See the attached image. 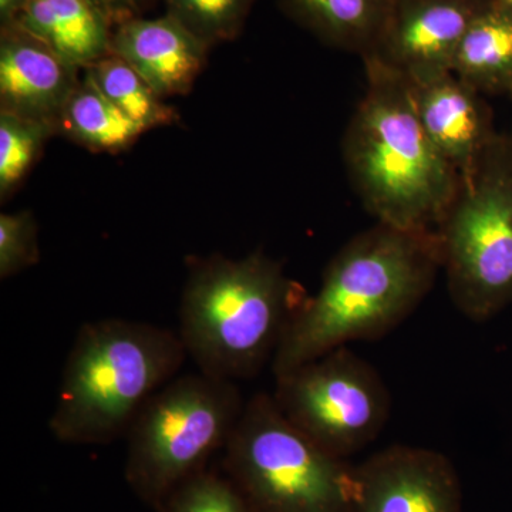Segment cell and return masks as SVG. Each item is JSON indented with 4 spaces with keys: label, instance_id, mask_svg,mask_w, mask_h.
<instances>
[{
    "label": "cell",
    "instance_id": "6da1fadb",
    "mask_svg": "<svg viewBox=\"0 0 512 512\" xmlns=\"http://www.w3.org/2000/svg\"><path fill=\"white\" fill-rule=\"evenodd\" d=\"M440 269L434 231L376 222L356 235L293 313L271 363L275 377L355 340L382 338L419 308Z\"/></svg>",
    "mask_w": 512,
    "mask_h": 512
},
{
    "label": "cell",
    "instance_id": "7a4b0ae2",
    "mask_svg": "<svg viewBox=\"0 0 512 512\" xmlns=\"http://www.w3.org/2000/svg\"><path fill=\"white\" fill-rule=\"evenodd\" d=\"M362 60L366 92L343 140L350 180L380 224L436 231L461 175L421 126L409 80L372 57Z\"/></svg>",
    "mask_w": 512,
    "mask_h": 512
},
{
    "label": "cell",
    "instance_id": "3957f363",
    "mask_svg": "<svg viewBox=\"0 0 512 512\" xmlns=\"http://www.w3.org/2000/svg\"><path fill=\"white\" fill-rule=\"evenodd\" d=\"M306 298L265 252L191 259L177 333L198 372L235 383L252 379L272 363Z\"/></svg>",
    "mask_w": 512,
    "mask_h": 512
},
{
    "label": "cell",
    "instance_id": "277c9868",
    "mask_svg": "<svg viewBox=\"0 0 512 512\" xmlns=\"http://www.w3.org/2000/svg\"><path fill=\"white\" fill-rule=\"evenodd\" d=\"M187 357L178 333L153 323H84L64 363L50 433L73 446H107L126 437L144 404L177 377Z\"/></svg>",
    "mask_w": 512,
    "mask_h": 512
},
{
    "label": "cell",
    "instance_id": "5b68a950",
    "mask_svg": "<svg viewBox=\"0 0 512 512\" xmlns=\"http://www.w3.org/2000/svg\"><path fill=\"white\" fill-rule=\"evenodd\" d=\"M237 383L205 373L174 377L148 399L127 431L124 477L158 512L178 485L227 446L244 412Z\"/></svg>",
    "mask_w": 512,
    "mask_h": 512
},
{
    "label": "cell",
    "instance_id": "8992f818",
    "mask_svg": "<svg viewBox=\"0 0 512 512\" xmlns=\"http://www.w3.org/2000/svg\"><path fill=\"white\" fill-rule=\"evenodd\" d=\"M434 232L458 311L484 322L512 305V131L495 134L461 178Z\"/></svg>",
    "mask_w": 512,
    "mask_h": 512
},
{
    "label": "cell",
    "instance_id": "52a82bcc",
    "mask_svg": "<svg viewBox=\"0 0 512 512\" xmlns=\"http://www.w3.org/2000/svg\"><path fill=\"white\" fill-rule=\"evenodd\" d=\"M353 468L296 429L266 393L247 400L224 448L225 474L254 512H352Z\"/></svg>",
    "mask_w": 512,
    "mask_h": 512
},
{
    "label": "cell",
    "instance_id": "ba28073f",
    "mask_svg": "<svg viewBox=\"0 0 512 512\" xmlns=\"http://www.w3.org/2000/svg\"><path fill=\"white\" fill-rule=\"evenodd\" d=\"M275 379L272 397L286 419L316 446L343 460L375 441L389 420L386 384L348 346Z\"/></svg>",
    "mask_w": 512,
    "mask_h": 512
},
{
    "label": "cell",
    "instance_id": "9c48e42d",
    "mask_svg": "<svg viewBox=\"0 0 512 512\" xmlns=\"http://www.w3.org/2000/svg\"><path fill=\"white\" fill-rule=\"evenodd\" d=\"M491 0H390L369 56L412 83L451 72L458 43Z\"/></svg>",
    "mask_w": 512,
    "mask_h": 512
},
{
    "label": "cell",
    "instance_id": "30bf717a",
    "mask_svg": "<svg viewBox=\"0 0 512 512\" xmlns=\"http://www.w3.org/2000/svg\"><path fill=\"white\" fill-rule=\"evenodd\" d=\"M352 512H463L456 468L430 448L392 446L353 468Z\"/></svg>",
    "mask_w": 512,
    "mask_h": 512
},
{
    "label": "cell",
    "instance_id": "8fae6325",
    "mask_svg": "<svg viewBox=\"0 0 512 512\" xmlns=\"http://www.w3.org/2000/svg\"><path fill=\"white\" fill-rule=\"evenodd\" d=\"M79 69L16 23L0 32V111L56 128Z\"/></svg>",
    "mask_w": 512,
    "mask_h": 512
},
{
    "label": "cell",
    "instance_id": "7c38bea8",
    "mask_svg": "<svg viewBox=\"0 0 512 512\" xmlns=\"http://www.w3.org/2000/svg\"><path fill=\"white\" fill-rule=\"evenodd\" d=\"M410 84L431 143L461 178L466 177L497 134L484 94L451 72Z\"/></svg>",
    "mask_w": 512,
    "mask_h": 512
},
{
    "label": "cell",
    "instance_id": "4fadbf2b",
    "mask_svg": "<svg viewBox=\"0 0 512 512\" xmlns=\"http://www.w3.org/2000/svg\"><path fill=\"white\" fill-rule=\"evenodd\" d=\"M208 49L167 13L127 20L111 33V55L133 67L163 99L190 92L207 63Z\"/></svg>",
    "mask_w": 512,
    "mask_h": 512
},
{
    "label": "cell",
    "instance_id": "5bb4252c",
    "mask_svg": "<svg viewBox=\"0 0 512 512\" xmlns=\"http://www.w3.org/2000/svg\"><path fill=\"white\" fill-rule=\"evenodd\" d=\"M13 23L79 70L110 55L113 26L92 0H29Z\"/></svg>",
    "mask_w": 512,
    "mask_h": 512
},
{
    "label": "cell",
    "instance_id": "9a60e30c",
    "mask_svg": "<svg viewBox=\"0 0 512 512\" xmlns=\"http://www.w3.org/2000/svg\"><path fill=\"white\" fill-rule=\"evenodd\" d=\"M451 73L478 93L512 92V16L493 2L485 6L458 43Z\"/></svg>",
    "mask_w": 512,
    "mask_h": 512
},
{
    "label": "cell",
    "instance_id": "2e32d148",
    "mask_svg": "<svg viewBox=\"0 0 512 512\" xmlns=\"http://www.w3.org/2000/svg\"><path fill=\"white\" fill-rule=\"evenodd\" d=\"M390 0H282L299 25L326 45L369 56L375 49Z\"/></svg>",
    "mask_w": 512,
    "mask_h": 512
},
{
    "label": "cell",
    "instance_id": "e0dca14e",
    "mask_svg": "<svg viewBox=\"0 0 512 512\" xmlns=\"http://www.w3.org/2000/svg\"><path fill=\"white\" fill-rule=\"evenodd\" d=\"M144 133L86 73L57 121V134L96 153H120Z\"/></svg>",
    "mask_w": 512,
    "mask_h": 512
},
{
    "label": "cell",
    "instance_id": "ac0fdd59",
    "mask_svg": "<svg viewBox=\"0 0 512 512\" xmlns=\"http://www.w3.org/2000/svg\"><path fill=\"white\" fill-rule=\"evenodd\" d=\"M84 73L92 77L107 99L144 130L177 123V110L168 106L163 97L158 96L150 84L120 57L110 53L87 67Z\"/></svg>",
    "mask_w": 512,
    "mask_h": 512
},
{
    "label": "cell",
    "instance_id": "d6986e66",
    "mask_svg": "<svg viewBox=\"0 0 512 512\" xmlns=\"http://www.w3.org/2000/svg\"><path fill=\"white\" fill-rule=\"evenodd\" d=\"M56 128L0 111V198L5 201L39 160Z\"/></svg>",
    "mask_w": 512,
    "mask_h": 512
},
{
    "label": "cell",
    "instance_id": "ffe728a7",
    "mask_svg": "<svg viewBox=\"0 0 512 512\" xmlns=\"http://www.w3.org/2000/svg\"><path fill=\"white\" fill-rule=\"evenodd\" d=\"M167 15L205 46L237 39L255 0H164Z\"/></svg>",
    "mask_w": 512,
    "mask_h": 512
},
{
    "label": "cell",
    "instance_id": "44dd1931",
    "mask_svg": "<svg viewBox=\"0 0 512 512\" xmlns=\"http://www.w3.org/2000/svg\"><path fill=\"white\" fill-rule=\"evenodd\" d=\"M158 512H254L247 498L225 474L204 470L168 495Z\"/></svg>",
    "mask_w": 512,
    "mask_h": 512
},
{
    "label": "cell",
    "instance_id": "7402d4cb",
    "mask_svg": "<svg viewBox=\"0 0 512 512\" xmlns=\"http://www.w3.org/2000/svg\"><path fill=\"white\" fill-rule=\"evenodd\" d=\"M39 259V228L32 212L0 215V278H12Z\"/></svg>",
    "mask_w": 512,
    "mask_h": 512
},
{
    "label": "cell",
    "instance_id": "603a6c76",
    "mask_svg": "<svg viewBox=\"0 0 512 512\" xmlns=\"http://www.w3.org/2000/svg\"><path fill=\"white\" fill-rule=\"evenodd\" d=\"M97 9L109 19L111 26L120 25L130 19L140 18L151 0H92Z\"/></svg>",
    "mask_w": 512,
    "mask_h": 512
},
{
    "label": "cell",
    "instance_id": "cb8c5ba5",
    "mask_svg": "<svg viewBox=\"0 0 512 512\" xmlns=\"http://www.w3.org/2000/svg\"><path fill=\"white\" fill-rule=\"evenodd\" d=\"M29 0H0V25L13 22Z\"/></svg>",
    "mask_w": 512,
    "mask_h": 512
},
{
    "label": "cell",
    "instance_id": "d4e9b609",
    "mask_svg": "<svg viewBox=\"0 0 512 512\" xmlns=\"http://www.w3.org/2000/svg\"><path fill=\"white\" fill-rule=\"evenodd\" d=\"M491 2L512 16V0H491Z\"/></svg>",
    "mask_w": 512,
    "mask_h": 512
},
{
    "label": "cell",
    "instance_id": "484cf974",
    "mask_svg": "<svg viewBox=\"0 0 512 512\" xmlns=\"http://www.w3.org/2000/svg\"><path fill=\"white\" fill-rule=\"evenodd\" d=\"M510 96L512 97V92H511Z\"/></svg>",
    "mask_w": 512,
    "mask_h": 512
}]
</instances>
